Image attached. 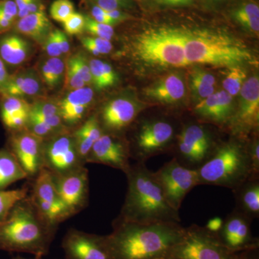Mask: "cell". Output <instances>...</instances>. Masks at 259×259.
<instances>
[{"label": "cell", "instance_id": "obj_1", "mask_svg": "<svg viewBox=\"0 0 259 259\" xmlns=\"http://www.w3.org/2000/svg\"><path fill=\"white\" fill-rule=\"evenodd\" d=\"M185 231L180 223L142 224L117 217L106 239L115 259H166Z\"/></svg>", "mask_w": 259, "mask_h": 259}, {"label": "cell", "instance_id": "obj_2", "mask_svg": "<svg viewBox=\"0 0 259 259\" xmlns=\"http://www.w3.org/2000/svg\"><path fill=\"white\" fill-rule=\"evenodd\" d=\"M59 227L42 217L28 195L0 223V250L42 258L49 253Z\"/></svg>", "mask_w": 259, "mask_h": 259}, {"label": "cell", "instance_id": "obj_3", "mask_svg": "<svg viewBox=\"0 0 259 259\" xmlns=\"http://www.w3.org/2000/svg\"><path fill=\"white\" fill-rule=\"evenodd\" d=\"M125 175L127 192L118 217L142 224L181 223L179 211L168 203L154 173L148 169L146 163L131 164Z\"/></svg>", "mask_w": 259, "mask_h": 259}, {"label": "cell", "instance_id": "obj_4", "mask_svg": "<svg viewBox=\"0 0 259 259\" xmlns=\"http://www.w3.org/2000/svg\"><path fill=\"white\" fill-rule=\"evenodd\" d=\"M186 60L190 64L231 67L253 61L244 42L222 32L185 30Z\"/></svg>", "mask_w": 259, "mask_h": 259}, {"label": "cell", "instance_id": "obj_5", "mask_svg": "<svg viewBox=\"0 0 259 259\" xmlns=\"http://www.w3.org/2000/svg\"><path fill=\"white\" fill-rule=\"evenodd\" d=\"M247 140L232 135L231 140L220 145L214 154L197 169L199 185L219 186L233 190L252 177Z\"/></svg>", "mask_w": 259, "mask_h": 259}, {"label": "cell", "instance_id": "obj_6", "mask_svg": "<svg viewBox=\"0 0 259 259\" xmlns=\"http://www.w3.org/2000/svg\"><path fill=\"white\" fill-rule=\"evenodd\" d=\"M132 52L138 61L151 67L189 66L185 57L184 29L162 27L144 30L133 39Z\"/></svg>", "mask_w": 259, "mask_h": 259}, {"label": "cell", "instance_id": "obj_7", "mask_svg": "<svg viewBox=\"0 0 259 259\" xmlns=\"http://www.w3.org/2000/svg\"><path fill=\"white\" fill-rule=\"evenodd\" d=\"M180 131L167 119H144L138 125L132 142L127 143L131 158L146 163L148 158L174 150Z\"/></svg>", "mask_w": 259, "mask_h": 259}, {"label": "cell", "instance_id": "obj_8", "mask_svg": "<svg viewBox=\"0 0 259 259\" xmlns=\"http://www.w3.org/2000/svg\"><path fill=\"white\" fill-rule=\"evenodd\" d=\"M239 254L227 248L216 233L193 224L185 228L183 238L166 259H239Z\"/></svg>", "mask_w": 259, "mask_h": 259}, {"label": "cell", "instance_id": "obj_9", "mask_svg": "<svg viewBox=\"0 0 259 259\" xmlns=\"http://www.w3.org/2000/svg\"><path fill=\"white\" fill-rule=\"evenodd\" d=\"M222 143H218L210 130L200 123L186 124L182 126L174 150L175 158L181 164L198 169Z\"/></svg>", "mask_w": 259, "mask_h": 259}, {"label": "cell", "instance_id": "obj_10", "mask_svg": "<svg viewBox=\"0 0 259 259\" xmlns=\"http://www.w3.org/2000/svg\"><path fill=\"white\" fill-rule=\"evenodd\" d=\"M28 197L42 217L54 226H59L73 216L59 197L52 175L45 168L29 182Z\"/></svg>", "mask_w": 259, "mask_h": 259}, {"label": "cell", "instance_id": "obj_11", "mask_svg": "<svg viewBox=\"0 0 259 259\" xmlns=\"http://www.w3.org/2000/svg\"><path fill=\"white\" fill-rule=\"evenodd\" d=\"M84 166L71 131L44 140V168L51 175L63 176Z\"/></svg>", "mask_w": 259, "mask_h": 259}, {"label": "cell", "instance_id": "obj_12", "mask_svg": "<svg viewBox=\"0 0 259 259\" xmlns=\"http://www.w3.org/2000/svg\"><path fill=\"white\" fill-rule=\"evenodd\" d=\"M153 173L167 202L176 210H180L187 194L199 185L197 169L183 166L175 158Z\"/></svg>", "mask_w": 259, "mask_h": 259}, {"label": "cell", "instance_id": "obj_13", "mask_svg": "<svg viewBox=\"0 0 259 259\" xmlns=\"http://www.w3.org/2000/svg\"><path fill=\"white\" fill-rule=\"evenodd\" d=\"M239 102L229 131L231 135L248 138L259 126V80L257 76L248 78L240 91Z\"/></svg>", "mask_w": 259, "mask_h": 259}, {"label": "cell", "instance_id": "obj_14", "mask_svg": "<svg viewBox=\"0 0 259 259\" xmlns=\"http://www.w3.org/2000/svg\"><path fill=\"white\" fill-rule=\"evenodd\" d=\"M44 139L27 130L10 134L7 148L18 160L29 182L44 168Z\"/></svg>", "mask_w": 259, "mask_h": 259}, {"label": "cell", "instance_id": "obj_15", "mask_svg": "<svg viewBox=\"0 0 259 259\" xmlns=\"http://www.w3.org/2000/svg\"><path fill=\"white\" fill-rule=\"evenodd\" d=\"M61 247L65 259H115L107 244L106 236L70 228L63 238Z\"/></svg>", "mask_w": 259, "mask_h": 259}, {"label": "cell", "instance_id": "obj_16", "mask_svg": "<svg viewBox=\"0 0 259 259\" xmlns=\"http://www.w3.org/2000/svg\"><path fill=\"white\" fill-rule=\"evenodd\" d=\"M251 222L250 218L235 209L223 220L218 238L227 248L236 253L259 248L258 238L252 234Z\"/></svg>", "mask_w": 259, "mask_h": 259}, {"label": "cell", "instance_id": "obj_17", "mask_svg": "<svg viewBox=\"0 0 259 259\" xmlns=\"http://www.w3.org/2000/svg\"><path fill=\"white\" fill-rule=\"evenodd\" d=\"M128 144L116 135L105 134L94 144L86 158V163L106 165L127 173L131 168Z\"/></svg>", "mask_w": 259, "mask_h": 259}, {"label": "cell", "instance_id": "obj_18", "mask_svg": "<svg viewBox=\"0 0 259 259\" xmlns=\"http://www.w3.org/2000/svg\"><path fill=\"white\" fill-rule=\"evenodd\" d=\"M52 177L59 197L73 216L88 207L90 192L88 168L83 166L67 175H52Z\"/></svg>", "mask_w": 259, "mask_h": 259}, {"label": "cell", "instance_id": "obj_19", "mask_svg": "<svg viewBox=\"0 0 259 259\" xmlns=\"http://www.w3.org/2000/svg\"><path fill=\"white\" fill-rule=\"evenodd\" d=\"M138 102L128 98H117L107 102L97 115L105 134L120 136L134 123L142 111Z\"/></svg>", "mask_w": 259, "mask_h": 259}, {"label": "cell", "instance_id": "obj_20", "mask_svg": "<svg viewBox=\"0 0 259 259\" xmlns=\"http://www.w3.org/2000/svg\"><path fill=\"white\" fill-rule=\"evenodd\" d=\"M236 107L233 97L224 90L197 102L194 107V115L204 122L215 124L229 131Z\"/></svg>", "mask_w": 259, "mask_h": 259}, {"label": "cell", "instance_id": "obj_21", "mask_svg": "<svg viewBox=\"0 0 259 259\" xmlns=\"http://www.w3.org/2000/svg\"><path fill=\"white\" fill-rule=\"evenodd\" d=\"M185 93L184 80L177 73L167 75L145 90L150 100L165 105H175L182 101Z\"/></svg>", "mask_w": 259, "mask_h": 259}, {"label": "cell", "instance_id": "obj_22", "mask_svg": "<svg viewBox=\"0 0 259 259\" xmlns=\"http://www.w3.org/2000/svg\"><path fill=\"white\" fill-rule=\"evenodd\" d=\"M1 97L0 117L3 125L10 133L25 130L31 105L20 97Z\"/></svg>", "mask_w": 259, "mask_h": 259}, {"label": "cell", "instance_id": "obj_23", "mask_svg": "<svg viewBox=\"0 0 259 259\" xmlns=\"http://www.w3.org/2000/svg\"><path fill=\"white\" fill-rule=\"evenodd\" d=\"M42 92L40 79L32 70H25L10 75L8 81L0 89V96L22 97L36 96Z\"/></svg>", "mask_w": 259, "mask_h": 259}, {"label": "cell", "instance_id": "obj_24", "mask_svg": "<svg viewBox=\"0 0 259 259\" xmlns=\"http://www.w3.org/2000/svg\"><path fill=\"white\" fill-rule=\"evenodd\" d=\"M233 191L236 209L253 221L259 217V178L247 179Z\"/></svg>", "mask_w": 259, "mask_h": 259}, {"label": "cell", "instance_id": "obj_25", "mask_svg": "<svg viewBox=\"0 0 259 259\" xmlns=\"http://www.w3.org/2000/svg\"><path fill=\"white\" fill-rule=\"evenodd\" d=\"M13 29L18 33L23 34L42 45L54 30L46 10L18 18L15 22Z\"/></svg>", "mask_w": 259, "mask_h": 259}, {"label": "cell", "instance_id": "obj_26", "mask_svg": "<svg viewBox=\"0 0 259 259\" xmlns=\"http://www.w3.org/2000/svg\"><path fill=\"white\" fill-rule=\"evenodd\" d=\"M0 37V58L5 64L19 66L27 60L30 54L29 42L18 34H2Z\"/></svg>", "mask_w": 259, "mask_h": 259}, {"label": "cell", "instance_id": "obj_27", "mask_svg": "<svg viewBox=\"0 0 259 259\" xmlns=\"http://www.w3.org/2000/svg\"><path fill=\"white\" fill-rule=\"evenodd\" d=\"M76 141L78 151L81 159L86 164V158L91 151L94 144L103 134L97 115L88 117L81 125L71 131Z\"/></svg>", "mask_w": 259, "mask_h": 259}, {"label": "cell", "instance_id": "obj_28", "mask_svg": "<svg viewBox=\"0 0 259 259\" xmlns=\"http://www.w3.org/2000/svg\"><path fill=\"white\" fill-rule=\"evenodd\" d=\"M27 179L26 174L11 151L8 148L0 149V190Z\"/></svg>", "mask_w": 259, "mask_h": 259}, {"label": "cell", "instance_id": "obj_29", "mask_svg": "<svg viewBox=\"0 0 259 259\" xmlns=\"http://www.w3.org/2000/svg\"><path fill=\"white\" fill-rule=\"evenodd\" d=\"M237 23L245 30L258 35L259 32V7L253 2L248 1L237 7L233 13Z\"/></svg>", "mask_w": 259, "mask_h": 259}, {"label": "cell", "instance_id": "obj_30", "mask_svg": "<svg viewBox=\"0 0 259 259\" xmlns=\"http://www.w3.org/2000/svg\"><path fill=\"white\" fill-rule=\"evenodd\" d=\"M92 81L98 90L110 88L117 81V74L111 65L99 59L90 61Z\"/></svg>", "mask_w": 259, "mask_h": 259}, {"label": "cell", "instance_id": "obj_31", "mask_svg": "<svg viewBox=\"0 0 259 259\" xmlns=\"http://www.w3.org/2000/svg\"><path fill=\"white\" fill-rule=\"evenodd\" d=\"M190 85L192 91L201 101L215 92L216 79L208 71L196 69L191 73Z\"/></svg>", "mask_w": 259, "mask_h": 259}, {"label": "cell", "instance_id": "obj_32", "mask_svg": "<svg viewBox=\"0 0 259 259\" xmlns=\"http://www.w3.org/2000/svg\"><path fill=\"white\" fill-rule=\"evenodd\" d=\"M65 64L60 57H51L40 66L42 79L49 88L54 89L60 84L64 77Z\"/></svg>", "mask_w": 259, "mask_h": 259}, {"label": "cell", "instance_id": "obj_33", "mask_svg": "<svg viewBox=\"0 0 259 259\" xmlns=\"http://www.w3.org/2000/svg\"><path fill=\"white\" fill-rule=\"evenodd\" d=\"M93 99L94 92L90 88L84 87L70 92L67 96L59 104L61 116L76 107L84 106L90 108L93 103Z\"/></svg>", "mask_w": 259, "mask_h": 259}, {"label": "cell", "instance_id": "obj_34", "mask_svg": "<svg viewBox=\"0 0 259 259\" xmlns=\"http://www.w3.org/2000/svg\"><path fill=\"white\" fill-rule=\"evenodd\" d=\"M29 193V186L14 190H0V223L5 221L13 207Z\"/></svg>", "mask_w": 259, "mask_h": 259}, {"label": "cell", "instance_id": "obj_35", "mask_svg": "<svg viewBox=\"0 0 259 259\" xmlns=\"http://www.w3.org/2000/svg\"><path fill=\"white\" fill-rule=\"evenodd\" d=\"M247 79V72L241 65L228 68V72L223 81L225 91L232 97L236 96L241 91Z\"/></svg>", "mask_w": 259, "mask_h": 259}, {"label": "cell", "instance_id": "obj_36", "mask_svg": "<svg viewBox=\"0 0 259 259\" xmlns=\"http://www.w3.org/2000/svg\"><path fill=\"white\" fill-rule=\"evenodd\" d=\"M18 15V8L13 0H0V35L13 28Z\"/></svg>", "mask_w": 259, "mask_h": 259}, {"label": "cell", "instance_id": "obj_37", "mask_svg": "<svg viewBox=\"0 0 259 259\" xmlns=\"http://www.w3.org/2000/svg\"><path fill=\"white\" fill-rule=\"evenodd\" d=\"M84 30L92 36L100 37L110 41L115 35L113 26L98 23L93 20L90 15H85Z\"/></svg>", "mask_w": 259, "mask_h": 259}, {"label": "cell", "instance_id": "obj_38", "mask_svg": "<svg viewBox=\"0 0 259 259\" xmlns=\"http://www.w3.org/2000/svg\"><path fill=\"white\" fill-rule=\"evenodd\" d=\"M80 40L83 47L94 56L110 54L113 49L111 41L98 37H82L80 38Z\"/></svg>", "mask_w": 259, "mask_h": 259}, {"label": "cell", "instance_id": "obj_39", "mask_svg": "<svg viewBox=\"0 0 259 259\" xmlns=\"http://www.w3.org/2000/svg\"><path fill=\"white\" fill-rule=\"evenodd\" d=\"M75 13L74 5L70 0H55L51 5V18L63 23Z\"/></svg>", "mask_w": 259, "mask_h": 259}, {"label": "cell", "instance_id": "obj_40", "mask_svg": "<svg viewBox=\"0 0 259 259\" xmlns=\"http://www.w3.org/2000/svg\"><path fill=\"white\" fill-rule=\"evenodd\" d=\"M67 63L81 76L85 84L88 85L93 83L90 62H88V59L82 54H76L70 58Z\"/></svg>", "mask_w": 259, "mask_h": 259}, {"label": "cell", "instance_id": "obj_41", "mask_svg": "<svg viewBox=\"0 0 259 259\" xmlns=\"http://www.w3.org/2000/svg\"><path fill=\"white\" fill-rule=\"evenodd\" d=\"M253 135V139L248 137L247 140V151L251 165L252 177L259 178V142L256 132Z\"/></svg>", "mask_w": 259, "mask_h": 259}, {"label": "cell", "instance_id": "obj_42", "mask_svg": "<svg viewBox=\"0 0 259 259\" xmlns=\"http://www.w3.org/2000/svg\"><path fill=\"white\" fill-rule=\"evenodd\" d=\"M62 24L66 33L70 35H79L84 30L85 15L75 12Z\"/></svg>", "mask_w": 259, "mask_h": 259}, {"label": "cell", "instance_id": "obj_43", "mask_svg": "<svg viewBox=\"0 0 259 259\" xmlns=\"http://www.w3.org/2000/svg\"><path fill=\"white\" fill-rule=\"evenodd\" d=\"M30 112L42 115H61L59 104L44 100L36 101L32 104Z\"/></svg>", "mask_w": 259, "mask_h": 259}, {"label": "cell", "instance_id": "obj_44", "mask_svg": "<svg viewBox=\"0 0 259 259\" xmlns=\"http://www.w3.org/2000/svg\"><path fill=\"white\" fill-rule=\"evenodd\" d=\"M86 86L84 81L81 79L74 69L67 63L66 69V87L71 91L79 90Z\"/></svg>", "mask_w": 259, "mask_h": 259}, {"label": "cell", "instance_id": "obj_45", "mask_svg": "<svg viewBox=\"0 0 259 259\" xmlns=\"http://www.w3.org/2000/svg\"><path fill=\"white\" fill-rule=\"evenodd\" d=\"M42 46H44L46 52L50 57H60L61 56H62V53L56 42L54 30H53L49 34Z\"/></svg>", "mask_w": 259, "mask_h": 259}, {"label": "cell", "instance_id": "obj_46", "mask_svg": "<svg viewBox=\"0 0 259 259\" xmlns=\"http://www.w3.org/2000/svg\"><path fill=\"white\" fill-rule=\"evenodd\" d=\"M90 16L91 17L93 20H95V21L98 22V23L106 24V25H111V26L113 27L114 25H117V24L109 16L106 11H105V10L101 9V8H99V7L94 4L93 6H92L91 10H90Z\"/></svg>", "mask_w": 259, "mask_h": 259}, {"label": "cell", "instance_id": "obj_47", "mask_svg": "<svg viewBox=\"0 0 259 259\" xmlns=\"http://www.w3.org/2000/svg\"><path fill=\"white\" fill-rule=\"evenodd\" d=\"M54 34H55L56 42H57L61 53L62 54H67L69 51L70 45L66 34L57 29L54 30Z\"/></svg>", "mask_w": 259, "mask_h": 259}, {"label": "cell", "instance_id": "obj_48", "mask_svg": "<svg viewBox=\"0 0 259 259\" xmlns=\"http://www.w3.org/2000/svg\"><path fill=\"white\" fill-rule=\"evenodd\" d=\"M107 13L117 24L122 23V22L128 20L131 18V15L127 14L125 12L122 11V10H112V11L107 12Z\"/></svg>", "mask_w": 259, "mask_h": 259}, {"label": "cell", "instance_id": "obj_49", "mask_svg": "<svg viewBox=\"0 0 259 259\" xmlns=\"http://www.w3.org/2000/svg\"><path fill=\"white\" fill-rule=\"evenodd\" d=\"M223 224V220L221 218L215 217L212 219H209L207 225L204 226L206 229L209 231L212 232L213 233L218 234V232L221 231Z\"/></svg>", "mask_w": 259, "mask_h": 259}, {"label": "cell", "instance_id": "obj_50", "mask_svg": "<svg viewBox=\"0 0 259 259\" xmlns=\"http://www.w3.org/2000/svg\"><path fill=\"white\" fill-rule=\"evenodd\" d=\"M18 10V18H23L27 15V10L34 0H13Z\"/></svg>", "mask_w": 259, "mask_h": 259}, {"label": "cell", "instance_id": "obj_51", "mask_svg": "<svg viewBox=\"0 0 259 259\" xmlns=\"http://www.w3.org/2000/svg\"><path fill=\"white\" fill-rule=\"evenodd\" d=\"M10 75L8 74V71L6 69L5 63L0 58V89L5 86V83L8 81Z\"/></svg>", "mask_w": 259, "mask_h": 259}, {"label": "cell", "instance_id": "obj_52", "mask_svg": "<svg viewBox=\"0 0 259 259\" xmlns=\"http://www.w3.org/2000/svg\"><path fill=\"white\" fill-rule=\"evenodd\" d=\"M194 0H158V3L162 5H168V6H184L188 5Z\"/></svg>", "mask_w": 259, "mask_h": 259}, {"label": "cell", "instance_id": "obj_53", "mask_svg": "<svg viewBox=\"0 0 259 259\" xmlns=\"http://www.w3.org/2000/svg\"><path fill=\"white\" fill-rule=\"evenodd\" d=\"M259 248L241 252L239 254V259H259Z\"/></svg>", "mask_w": 259, "mask_h": 259}, {"label": "cell", "instance_id": "obj_54", "mask_svg": "<svg viewBox=\"0 0 259 259\" xmlns=\"http://www.w3.org/2000/svg\"><path fill=\"white\" fill-rule=\"evenodd\" d=\"M120 5L122 10H130L134 8V2L133 0H116Z\"/></svg>", "mask_w": 259, "mask_h": 259}, {"label": "cell", "instance_id": "obj_55", "mask_svg": "<svg viewBox=\"0 0 259 259\" xmlns=\"http://www.w3.org/2000/svg\"><path fill=\"white\" fill-rule=\"evenodd\" d=\"M12 259H42V258H36V257H35V258H24V257L21 256V255H15V256L13 257Z\"/></svg>", "mask_w": 259, "mask_h": 259}, {"label": "cell", "instance_id": "obj_56", "mask_svg": "<svg viewBox=\"0 0 259 259\" xmlns=\"http://www.w3.org/2000/svg\"><path fill=\"white\" fill-rule=\"evenodd\" d=\"M138 1H139V2H145V1H147V0H138Z\"/></svg>", "mask_w": 259, "mask_h": 259}]
</instances>
